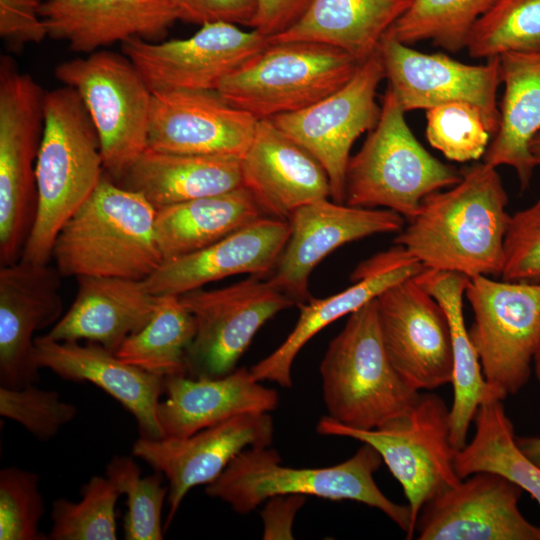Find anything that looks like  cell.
Here are the masks:
<instances>
[{
  "mask_svg": "<svg viewBox=\"0 0 540 540\" xmlns=\"http://www.w3.org/2000/svg\"><path fill=\"white\" fill-rule=\"evenodd\" d=\"M461 180L427 195L394 239L425 269L468 278L500 276L511 215L501 177L485 162L460 170Z\"/></svg>",
  "mask_w": 540,
  "mask_h": 540,
  "instance_id": "obj_1",
  "label": "cell"
},
{
  "mask_svg": "<svg viewBox=\"0 0 540 540\" xmlns=\"http://www.w3.org/2000/svg\"><path fill=\"white\" fill-rule=\"evenodd\" d=\"M103 171L99 138L77 91L64 85L45 92L35 170L37 214L21 259L49 263L58 232L95 190Z\"/></svg>",
  "mask_w": 540,
  "mask_h": 540,
  "instance_id": "obj_2",
  "label": "cell"
},
{
  "mask_svg": "<svg viewBox=\"0 0 540 540\" xmlns=\"http://www.w3.org/2000/svg\"><path fill=\"white\" fill-rule=\"evenodd\" d=\"M155 215L142 194L104 175L58 232L55 267L63 277L146 279L163 262Z\"/></svg>",
  "mask_w": 540,
  "mask_h": 540,
  "instance_id": "obj_3",
  "label": "cell"
},
{
  "mask_svg": "<svg viewBox=\"0 0 540 540\" xmlns=\"http://www.w3.org/2000/svg\"><path fill=\"white\" fill-rule=\"evenodd\" d=\"M382 461L380 454L364 443L351 458L337 465L292 468L282 465L275 450L251 447L240 452L205 492L240 514L251 512L277 495L353 500L383 512L411 539L415 529L409 506L388 499L374 480Z\"/></svg>",
  "mask_w": 540,
  "mask_h": 540,
  "instance_id": "obj_4",
  "label": "cell"
},
{
  "mask_svg": "<svg viewBox=\"0 0 540 540\" xmlns=\"http://www.w3.org/2000/svg\"><path fill=\"white\" fill-rule=\"evenodd\" d=\"M328 416L357 429L379 428L404 413L420 391L392 365L381 336L376 299L349 315L320 364Z\"/></svg>",
  "mask_w": 540,
  "mask_h": 540,
  "instance_id": "obj_5",
  "label": "cell"
},
{
  "mask_svg": "<svg viewBox=\"0 0 540 540\" xmlns=\"http://www.w3.org/2000/svg\"><path fill=\"white\" fill-rule=\"evenodd\" d=\"M405 113L388 86L378 123L361 149L350 157L345 204L385 207L409 221L427 195L461 180L460 170L441 162L421 145Z\"/></svg>",
  "mask_w": 540,
  "mask_h": 540,
  "instance_id": "obj_6",
  "label": "cell"
},
{
  "mask_svg": "<svg viewBox=\"0 0 540 540\" xmlns=\"http://www.w3.org/2000/svg\"><path fill=\"white\" fill-rule=\"evenodd\" d=\"M361 63L327 44L270 41L228 75L216 91L257 120L267 119L305 109L334 93Z\"/></svg>",
  "mask_w": 540,
  "mask_h": 540,
  "instance_id": "obj_7",
  "label": "cell"
},
{
  "mask_svg": "<svg viewBox=\"0 0 540 540\" xmlns=\"http://www.w3.org/2000/svg\"><path fill=\"white\" fill-rule=\"evenodd\" d=\"M449 413L440 396L419 392L404 413L379 428H352L324 416L316 430L372 446L401 484L415 529L422 506L461 480L454 468Z\"/></svg>",
  "mask_w": 540,
  "mask_h": 540,
  "instance_id": "obj_8",
  "label": "cell"
},
{
  "mask_svg": "<svg viewBox=\"0 0 540 540\" xmlns=\"http://www.w3.org/2000/svg\"><path fill=\"white\" fill-rule=\"evenodd\" d=\"M45 92L13 61L0 65V264L22 257L37 214L36 161Z\"/></svg>",
  "mask_w": 540,
  "mask_h": 540,
  "instance_id": "obj_9",
  "label": "cell"
},
{
  "mask_svg": "<svg viewBox=\"0 0 540 540\" xmlns=\"http://www.w3.org/2000/svg\"><path fill=\"white\" fill-rule=\"evenodd\" d=\"M55 77L81 97L99 138L104 170L119 180L147 148L153 92L124 54L106 50L60 63Z\"/></svg>",
  "mask_w": 540,
  "mask_h": 540,
  "instance_id": "obj_10",
  "label": "cell"
},
{
  "mask_svg": "<svg viewBox=\"0 0 540 540\" xmlns=\"http://www.w3.org/2000/svg\"><path fill=\"white\" fill-rule=\"evenodd\" d=\"M465 296L474 313L468 329L484 378L504 400L528 382L540 344V282L469 278Z\"/></svg>",
  "mask_w": 540,
  "mask_h": 540,
  "instance_id": "obj_11",
  "label": "cell"
},
{
  "mask_svg": "<svg viewBox=\"0 0 540 540\" xmlns=\"http://www.w3.org/2000/svg\"><path fill=\"white\" fill-rule=\"evenodd\" d=\"M263 277L251 276L228 287L198 288L179 295L195 320L187 352V375L221 377L235 370L257 331L295 301Z\"/></svg>",
  "mask_w": 540,
  "mask_h": 540,
  "instance_id": "obj_12",
  "label": "cell"
},
{
  "mask_svg": "<svg viewBox=\"0 0 540 540\" xmlns=\"http://www.w3.org/2000/svg\"><path fill=\"white\" fill-rule=\"evenodd\" d=\"M383 78L377 51L334 93L305 109L269 118L322 165L330 181V197L336 203H345L346 171L354 142L371 131L380 118L376 92Z\"/></svg>",
  "mask_w": 540,
  "mask_h": 540,
  "instance_id": "obj_13",
  "label": "cell"
},
{
  "mask_svg": "<svg viewBox=\"0 0 540 540\" xmlns=\"http://www.w3.org/2000/svg\"><path fill=\"white\" fill-rule=\"evenodd\" d=\"M270 43L258 30L238 25L207 23L192 36L152 42L132 38L121 43L152 92L216 90L219 84Z\"/></svg>",
  "mask_w": 540,
  "mask_h": 540,
  "instance_id": "obj_14",
  "label": "cell"
},
{
  "mask_svg": "<svg viewBox=\"0 0 540 540\" xmlns=\"http://www.w3.org/2000/svg\"><path fill=\"white\" fill-rule=\"evenodd\" d=\"M388 86L405 112L452 102L469 103L481 112L493 136L499 126V57L485 64L457 61L444 53H424L384 35L378 48Z\"/></svg>",
  "mask_w": 540,
  "mask_h": 540,
  "instance_id": "obj_15",
  "label": "cell"
},
{
  "mask_svg": "<svg viewBox=\"0 0 540 540\" xmlns=\"http://www.w3.org/2000/svg\"><path fill=\"white\" fill-rule=\"evenodd\" d=\"M376 302L383 343L401 378L417 391L451 383L450 325L436 299L411 277L387 288Z\"/></svg>",
  "mask_w": 540,
  "mask_h": 540,
  "instance_id": "obj_16",
  "label": "cell"
},
{
  "mask_svg": "<svg viewBox=\"0 0 540 540\" xmlns=\"http://www.w3.org/2000/svg\"><path fill=\"white\" fill-rule=\"evenodd\" d=\"M273 432V420L264 412L240 414L186 437H139L132 446L133 455L168 480L164 528L172 523L190 489L212 483L246 448L269 447Z\"/></svg>",
  "mask_w": 540,
  "mask_h": 540,
  "instance_id": "obj_17",
  "label": "cell"
},
{
  "mask_svg": "<svg viewBox=\"0 0 540 540\" xmlns=\"http://www.w3.org/2000/svg\"><path fill=\"white\" fill-rule=\"evenodd\" d=\"M470 476L422 506L419 540H540V527L519 510V486L494 472Z\"/></svg>",
  "mask_w": 540,
  "mask_h": 540,
  "instance_id": "obj_18",
  "label": "cell"
},
{
  "mask_svg": "<svg viewBox=\"0 0 540 540\" xmlns=\"http://www.w3.org/2000/svg\"><path fill=\"white\" fill-rule=\"evenodd\" d=\"M405 218L389 209L351 206L328 198L295 210L290 236L269 281L296 304L311 299L313 269L337 248L374 234L400 232Z\"/></svg>",
  "mask_w": 540,
  "mask_h": 540,
  "instance_id": "obj_19",
  "label": "cell"
},
{
  "mask_svg": "<svg viewBox=\"0 0 540 540\" xmlns=\"http://www.w3.org/2000/svg\"><path fill=\"white\" fill-rule=\"evenodd\" d=\"M257 119L216 90L153 92L147 148L180 154L243 157Z\"/></svg>",
  "mask_w": 540,
  "mask_h": 540,
  "instance_id": "obj_20",
  "label": "cell"
},
{
  "mask_svg": "<svg viewBox=\"0 0 540 540\" xmlns=\"http://www.w3.org/2000/svg\"><path fill=\"white\" fill-rule=\"evenodd\" d=\"M62 275L56 267L20 259L0 269V386L39 381L34 334L63 313Z\"/></svg>",
  "mask_w": 540,
  "mask_h": 540,
  "instance_id": "obj_21",
  "label": "cell"
},
{
  "mask_svg": "<svg viewBox=\"0 0 540 540\" xmlns=\"http://www.w3.org/2000/svg\"><path fill=\"white\" fill-rule=\"evenodd\" d=\"M290 236L288 221L262 217L196 252L163 261L146 279L156 296L181 295L236 274L265 277Z\"/></svg>",
  "mask_w": 540,
  "mask_h": 540,
  "instance_id": "obj_22",
  "label": "cell"
},
{
  "mask_svg": "<svg viewBox=\"0 0 540 540\" xmlns=\"http://www.w3.org/2000/svg\"><path fill=\"white\" fill-rule=\"evenodd\" d=\"M424 269L421 262L398 244L361 262L351 275L352 286L327 298H311L306 304H299L300 315L294 329L275 351L250 369L253 378L291 387L295 357L313 336L376 299L387 288L417 276Z\"/></svg>",
  "mask_w": 540,
  "mask_h": 540,
  "instance_id": "obj_23",
  "label": "cell"
},
{
  "mask_svg": "<svg viewBox=\"0 0 540 540\" xmlns=\"http://www.w3.org/2000/svg\"><path fill=\"white\" fill-rule=\"evenodd\" d=\"M35 360L59 377L90 382L117 400L136 419L140 437L161 439L163 430L157 407L164 393V377L120 359L102 345L78 341H55L45 335L34 341Z\"/></svg>",
  "mask_w": 540,
  "mask_h": 540,
  "instance_id": "obj_24",
  "label": "cell"
},
{
  "mask_svg": "<svg viewBox=\"0 0 540 540\" xmlns=\"http://www.w3.org/2000/svg\"><path fill=\"white\" fill-rule=\"evenodd\" d=\"M242 178L265 214L285 221L299 207L331 194L322 165L269 118L257 121L242 157Z\"/></svg>",
  "mask_w": 540,
  "mask_h": 540,
  "instance_id": "obj_25",
  "label": "cell"
},
{
  "mask_svg": "<svg viewBox=\"0 0 540 540\" xmlns=\"http://www.w3.org/2000/svg\"><path fill=\"white\" fill-rule=\"evenodd\" d=\"M48 36L91 54L132 38L156 42L178 20L170 0H45Z\"/></svg>",
  "mask_w": 540,
  "mask_h": 540,
  "instance_id": "obj_26",
  "label": "cell"
},
{
  "mask_svg": "<svg viewBox=\"0 0 540 540\" xmlns=\"http://www.w3.org/2000/svg\"><path fill=\"white\" fill-rule=\"evenodd\" d=\"M69 310L45 336L55 341L87 340L116 353L153 316L159 296L144 280L80 276Z\"/></svg>",
  "mask_w": 540,
  "mask_h": 540,
  "instance_id": "obj_27",
  "label": "cell"
},
{
  "mask_svg": "<svg viewBox=\"0 0 540 540\" xmlns=\"http://www.w3.org/2000/svg\"><path fill=\"white\" fill-rule=\"evenodd\" d=\"M164 393L157 407L164 437H186L240 414L269 413L279 403L277 391L261 385L246 368L215 378L168 376Z\"/></svg>",
  "mask_w": 540,
  "mask_h": 540,
  "instance_id": "obj_28",
  "label": "cell"
},
{
  "mask_svg": "<svg viewBox=\"0 0 540 540\" xmlns=\"http://www.w3.org/2000/svg\"><path fill=\"white\" fill-rule=\"evenodd\" d=\"M116 183L158 209L242 187V158L146 148Z\"/></svg>",
  "mask_w": 540,
  "mask_h": 540,
  "instance_id": "obj_29",
  "label": "cell"
},
{
  "mask_svg": "<svg viewBox=\"0 0 540 540\" xmlns=\"http://www.w3.org/2000/svg\"><path fill=\"white\" fill-rule=\"evenodd\" d=\"M499 61L504 84L499 126L483 162L512 167L525 190L536 167L530 142L540 132V50L505 53Z\"/></svg>",
  "mask_w": 540,
  "mask_h": 540,
  "instance_id": "obj_30",
  "label": "cell"
},
{
  "mask_svg": "<svg viewBox=\"0 0 540 540\" xmlns=\"http://www.w3.org/2000/svg\"><path fill=\"white\" fill-rule=\"evenodd\" d=\"M411 0H312L303 16L271 42L307 41L339 48L363 62Z\"/></svg>",
  "mask_w": 540,
  "mask_h": 540,
  "instance_id": "obj_31",
  "label": "cell"
},
{
  "mask_svg": "<svg viewBox=\"0 0 540 540\" xmlns=\"http://www.w3.org/2000/svg\"><path fill=\"white\" fill-rule=\"evenodd\" d=\"M414 279L442 306L449 321L453 353L450 442L459 450L466 445L470 424L481 403L495 397L465 325L463 296L469 278L456 272L424 269Z\"/></svg>",
  "mask_w": 540,
  "mask_h": 540,
  "instance_id": "obj_32",
  "label": "cell"
},
{
  "mask_svg": "<svg viewBox=\"0 0 540 540\" xmlns=\"http://www.w3.org/2000/svg\"><path fill=\"white\" fill-rule=\"evenodd\" d=\"M266 216L244 186L158 208L155 232L162 259L167 261L201 250Z\"/></svg>",
  "mask_w": 540,
  "mask_h": 540,
  "instance_id": "obj_33",
  "label": "cell"
},
{
  "mask_svg": "<svg viewBox=\"0 0 540 540\" xmlns=\"http://www.w3.org/2000/svg\"><path fill=\"white\" fill-rule=\"evenodd\" d=\"M473 421L471 442L454 455L458 477L465 479L481 471L500 474L527 491L540 506V467L519 449L502 400L490 397L483 401Z\"/></svg>",
  "mask_w": 540,
  "mask_h": 540,
  "instance_id": "obj_34",
  "label": "cell"
},
{
  "mask_svg": "<svg viewBox=\"0 0 540 540\" xmlns=\"http://www.w3.org/2000/svg\"><path fill=\"white\" fill-rule=\"evenodd\" d=\"M195 332L194 317L179 295L159 296L151 319L122 343L116 355L126 363L164 378L187 375V352Z\"/></svg>",
  "mask_w": 540,
  "mask_h": 540,
  "instance_id": "obj_35",
  "label": "cell"
},
{
  "mask_svg": "<svg viewBox=\"0 0 540 540\" xmlns=\"http://www.w3.org/2000/svg\"><path fill=\"white\" fill-rule=\"evenodd\" d=\"M494 0H411L385 35L411 45L430 40L448 52L466 48L477 20Z\"/></svg>",
  "mask_w": 540,
  "mask_h": 540,
  "instance_id": "obj_36",
  "label": "cell"
},
{
  "mask_svg": "<svg viewBox=\"0 0 540 540\" xmlns=\"http://www.w3.org/2000/svg\"><path fill=\"white\" fill-rule=\"evenodd\" d=\"M471 57L540 50V0H494L469 35Z\"/></svg>",
  "mask_w": 540,
  "mask_h": 540,
  "instance_id": "obj_37",
  "label": "cell"
},
{
  "mask_svg": "<svg viewBox=\"0 0 540 540\" xmlns=\"http://www.w3.org/2000/svg\"><path fill=\"white\" fill-rule=\"evenodd\" d=\"M81 500L54 501L51 510V540L117 539L116 504L121 496L106 476L95 475L81 488Z\"/></svg>",
  "mask_w": 540,
  "mask_h": 540,
  "instance_id": "obj_38",
  "label": "cell"
},
{
  "mask_svg": "<svg viewBox=\"0 0 540 540\" xmlns=\"http://www.w3.org/2000/svg\"><path fill=\"white\" fill-rule=\"evenodd\" d=\"M105 476L121 495H126L123 519L126 540H162V509L169 487L162 485L163 474L142 477L137 463L128 456H114L106 465Z\"/></svg>",
  "mask_w": 540,
  "mask_h": 540,
  "instance_id": "obj_39",
  "label": "cell"
},
{
  "mask_svg": "<svg viewBox=\"0 0 540 540\" xmlns=\"http://www.w3.org/2000/svg\"><path fill=\"white\" fill-rule=\"evenodd\" d=\"M426 138L447 159L476 161L484 156L489 133L481 112L466 102H452L426 110Z\"/></svg>",
  "mask_w": 540,
  "mask_h": 540,
  "instance_id": "obj_40",
  "label": "cell"
},
{
  "mask_svg": "<svg viewBox=\"0 0 540 540\" xmlns=\"http://www.w3.org/2000/svg\"><path fill=\"white\" fill-rule=\"evenodd\" d=\"M39 475L15 466L0 470V539L46 540L39 531L45 503Z\"/></svg>",
  "mask_w": 540,
  "mask_h": 540,
  "instance_id": "obj_41",
  "label": "cell"
},
{
  "mask_svg": "<svg viewBox=\"0 0 540 540\" xmlns=\"http://www.w3.org/2000/svg\"><path fill=\"white\" fill-rule=\"evenodd\" d=\"M0 415L22 425L40 441H48L77 415V407L62 401L54 390L34 384L23 388L0 386Z\"/></svg>",
  "mask_w": 540,
  "mask_h": 540,
  "instance_id": "obj_42",
  "label": "cell"
},
{
  "mask_svg": "<svg viewBox=\"0 0 540 540\" xmlns=\"http://www.w3.org/2000/svg\"><path fill=\"white\" fill-rule=\"evenodd\" d=\"M500 277L512 282H540V198L511 215Z\"/></svg>",
  "mask_w": 540,
  "mask_h": 540,
  "instance_id": "obj_43",
  "label": "cell"
},
{
  "mask_svg": "<svg viewBox=\"0 0 540 540\" xmlns=\"http://www.w3.org/2000/svg\"><path fill=\"white\" fill-rule=\"evenodd\" d=\"M41 4V0H0V36L11 48L39 44L48 36Z\"/></svg>",
  "mask_w": 540,
  "mask_h": 540,
  "instance_id": "obj_44",
  "label": "cell"
},
{
  "mask_svg": "<svg viewBox=\"0 0 540 540\" xmlns=\"http://www.w3.org/2000/svg\"><path fill=\"white\" fill-rule=\"evenodd\" d=\"M178 20L198 25L226 22L251 27L256 0H170Z\"/></svg>",
  "mask_w": 540,
  "mask_h": 540,
  "instance_id": "obj_45",
  "label": "cell"
},
{
  "mask_svg": "<svg viewBox=\"0 0 540 540\" xmlns=\"http://www.w3.org/2000/svg\"><path fill=\"white\" fill-rule=\"evenodd\" d=\"M312 0H256V14L251 27L271 38L292 27L305 13Z\"/></svg>",
  "mask_w": 540,
  "mask_h": 540,
  "instance_id": "obj_46",
  "label": "cell"
},
{
  "mask_svg": "<svg viewBox=\"0 0 540 540\" xmlns=\"http://www.w3.org/2000/svg\"><path fill=\"white\" fill-rule=\"evenodd\" d=\"M261 517L264 523L263 539H293V522L306 496L277 495L267 499Z\"/></svg>",
  "mask_w": 540,
  "mask_h": 540,
  "instance_id": "obj_47",
  "label": "cell"
},
{
  "mask_svg": "<svg viewBox=\"0 0 540 540\" xmlns=\"http://www.w3.org/2000/svg\"><path fill=\"white\" fill-rule=\"evenodd\" d=\"M521 452L540 467V436L516 438Z\"/></svg>",
  "mask_w": 540,
  "mask_h": 540,
  "instance_id": "obj_48",
  "label": "cell"
},
{
  "mask_svg": "<svg viewBox=\"0 0 540 540\" xmlns=\"http://www.w3.org/2000/svg\"><path fill=\"white\" fill-rule=\"evenodd\" d=\"M530 152L536 166L540 165V132L530 142Z\"/></svg>",
  "mask_w": 540,
  "mask_h": 540,
  "instance_id": "obj_49",
  "label": "cell"
},
{
  "mask_svg": "<svg viewBox=\"0 0 540 540\" xmlns=\"http://www.w3.org/2000/svg\"><path fill=\"white\" fill-rule=\"evenodd\" d=\"M533 366L536 378L540 384V344L534 357Z\"/></svg>",
  "mask_w": 540,
  "mask_h": 540,
  "instance_id": "obj_50",
  "label": "cell"
}]
</instances>
